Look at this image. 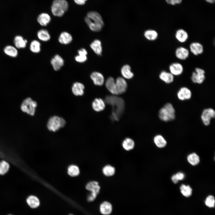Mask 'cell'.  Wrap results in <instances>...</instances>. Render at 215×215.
I'll return each instance as SVG.
<instances>
[{
  "label": "cell",
  "instance_id": "cell-7",
  "mask_svg": "<svg viewBox=\"0 0 215 215\" xmlns=\"http://www.w3.org/2000/svg\"><path fill=\"white\" fill-rule=\"evenodd\" d=\"M86 188L91 192L87 197V201L89 202L93 201L96 198L100 189L98 182L96 181L90 182L87 184Z\"/></svg>",
  "mask_w": 215,
  "mask_h": 215
},
{
  "label": "cell",
  "instance_id": "cell-42",
  "mask_svg": "<svg viewBox=\"0 0 215 215\" xmlns=\"http://www.w3.org/2000/svg\"><path fill=\"white\" fill-rule=\"evenodd\" d=\"M182 0H165L168 4L174 5L176 4H179L181 3Z\"/></svg>",
  "mask_w": 215,
  "mask_h": 215
},
{
  "label": "cell",
  "instance_id": "cell-10",
  "mask_svg": "<svg viewBox=\"0 0 215 215\" xmlns=\"http://www.w3.org/2000/svg\"><path fill=\"white\" fill-rule=\"evenodd\" d=\"M117 95L124 93L127 88V84L125 79L121 77H117L115 81Z\"/></svg>",
  "mask_w": 215,
  "mask_h": 215
},
{
  "label": "cell",
  "instance_id": "cell-3",
  "mask_svg": "<svg viewBox=\"0 0 215 215\" xmlns=\"http://www.w3.org/2000/svg\"><path fill=\"white\" fill-rule=\"evenodd\" d=\"M175 110L172 104L167 103L159 110L158 116L162 121L168 122L174 120L175 118Z\"/></svg>",
  "mask_w": 215,
  "mask_h": 215
},
{
  "label": "cell",
  "instance_id": "cell-13",
  "mask_svg": "<svg viewBox=\"0 0 215 215\" xmlns=\"http://www.w3.org/2000/svg\"><path fill=\"white\" fill-rule=\"evenodd\" d=\"M90 77L95 85L101 86L104 83V77L99 72L96 71L92 72L90 75Z\"/></svg>",
  "mask_w": 215,
  "mask_h": 215
},
{
  "label": "cell",
  "instance_id": "cell-48",
  "mask_svg": "<svg viewBox=\"0 0 215 215\" xmlns=\"http://www.w3.org/2000/svg\"><path fill=\"white\" fill-rule=\"evenodd\" d=\"M12 215L10 214V215Z\"/></svg>",
  "mask_w": 215,
  "mask_h": 215
},
{
  "label": "cell",
  "instance_id": "cell-37",
  "mask_svg": "<svg viewBox=\"0 0 215 215\" xmlns=\"http://www.w3.org/2000/svg\"><path fill=\"white\" fill-rule=\"evenodd\" d=\"M41 44L37 40H33L30 43L29 48L30 51L34 53H38L41 50Z\"/></svg>",
  "mask_w": 215,
  "mask_h": 215
},
{
  "label": "cell",
  "instance_id": "cell-34",
  "mask_svg": "<svg viewBox=\"0 0 215 215\" xmlns=\"http://www.w3.org/2000/svg\"><path fill=\"white\" fill-rule=\"evenodd\" d=\"M187 159L188 162L191 165L194 166L199 164L200 161L199 156L195 153L189 154L187 156Z\"/></svg>",
  "mask_w": 215,
  "mask_h": 215
},
{
  "label": "cell",
  "instance_id": "cell-39",
  "mask_svg": "<svg viewBox=\"0 0 215 215\" xmlns=\"http://www.w3.org/2000/svg\"><path fill=\"white\" fill-rule=\"evenodd\" d=\"M80 171L79 167L75 165L69 166L67 169V173L71 176H74L79 175Z\"/></svg>",
  "mask_w": 215,
  "mask_h": 215
},
{
  "label": "cell",
  "instance_id": "cell-32",
  "mask_svg": "<svg viewBox=\"0 0 215 215\" xmlns=\"http://www.w3.org/2000/svg\"><path fill=\"white\" fill-rule=\"evenodd\" d=\"M37 35L38 38L42 41L47 42L50 39V35L46 29L40 30L38 31Z\"/></svg>",
  "mask_w": 215,
  "mask_h": 215
},
{
  "label": "cell",
  "instance_id": "cell-40",
  "mask_svg": "<svg viewBox=\"0 0 215 215\" xmlns=\"http://www.w3.org/2000/svg\"><path fill=\"white\" fill-rule=\"evenodd\" d=\"M205 203L207 206L209 208H214L215 204L214 196L212 195L208 196L205 201Z\"/></svg>",
  "mask_w": 215,
  "mask_h": 215
},
{
  "label": "cell",
  "instance_id": "cell-41",
  "mask_svg": "<svg viewBox=\"0 0 215 215\" xmlns=\"http://www.w3.org/2000/svg\"><path fill=\"white\" fill-rule=\"evenodd\" d=\"M9 168V165L7 162L4 161L0 162V174L3 175L6 173Z\"/></svg>",
  "mask_w": 215,
  "mask_h": 215
},
{
  "label": "cell",
  "instance_id": "cell-5",
  "mask_svg": "<svg viewBox=\"0 0 215 215\" xmlns=\"http://www.w3.org/2000/svg\"><path fill=\"white\" fill-rule=\"evenodd\" d=\"M66 122L63 118L57 116L50 117L47 124L48 129L50 131L56 132L64 127Z\"/></svg>",
  "mask_w": 215,
  "mask_h": 215
},
{
  "label": "cell",
  "instance_id": "cell-47",
  "mask_svg": "<svg viewBox=\"0 0 215 215\" xmlns=\"http://www.w3.org/2000/svg\"><path fill=\"white\" fill-rule=\"evenodd\" d=\"M69 215H73L72 214H69Z\"/></svg>",
  "mask_w": 215,
  "mask_h": 215
},
{
  "label": "cell",
  "instance_id": "cell-27",
  "mask_svg": "<svg viewBox=\"0 0 215 215\" xmlns=\"http://www.w3.org/2000/svg\"><path fill=\"white\" fill-rule=\"evenodd\" d=\"M90 47L95 53L99 55H101L102 47L100 40L98 39L94 40L90 44Z\"/></svg>",
  "mask_w": 215,
  "mask_h": 215
},
{
  "label": "cell",
  "instance_id": "cell-6",
  "mask_svg": "<svg viewBox=\"0 0 215 215\" xmlns=\"http://www.w3.org/2000/svg\"><path fill=\"white\" fill-rule=\"evenodd\" d=\"M37 106L36 102L28 97L23 100L21 106V109L23 112L31 116H33Z\"/></svg>",
  "mask_w": 215,
  "mask_h": 215
},
{
  "label": "cell",
  "instance_id": "cell-14",
  "mask_svg": "<svg viewBox=\"0 0 215 215\" xmlns=\"http://www.w3.org/2000/svg\"><path fill=\"white\" fill-rule=\"evenodd\" d=\"M170 72L173 76H179L182 74L183 71L182 65L177 62L171 64L169 67Z\"/></svg>",
  "mask_w": 215,
  "mask_h": 215
},
{
  "label": "cell",
  "instance_id": "cell-46",
  "mask_svg": "<svg viewBox=\"0 0 215 215\" xmlns=\"http://www.w3.org/2000/svg\"><path fill=\"white\" fill-rule=\"evenodd\" d=\"M208 2L210 3H213L214 2L215 0H205Z\"/></svg>",
  "mask_w": 215,
  "mask_h": 215
},
{
  "label": "cell",
  "instance_id": "cell-28",
  "mask_svg": "<svg viewBox=\"0 0 215 215\" xmlns=\"http://www.w3.org/2000/svg\"><path fill=\"white\" fill-rule=\"evenodd\" d=\"M175 36L177 40L181 43L186 41L188 37L187 32L182 29H178L176 31Z\"/></svg>",
  "mask_w": 215,
  "mask_h": 215
},
{
  "label": "cell",
  "instance_id": "cell-33",
  "mask_svg": "<svg viewBox=\"0 0 215 215\" xmlns=\"http://www.w3.org/2000/svg\"><path fill=\"white\" fill-rule=\"evenodd\" d=\"M122 145V147L125 150L130 151L134 148L135 143L132 139L130 138H126L123 141Z\"/></svg>",
  "mask_w": 215,
  "mask_h": 215
},
{
  "label": "cell",
  "instance_id": "cell-17",
  "mask_svg": "<svg viewBox=\"0 0 215 215\" xmlns=\"http://www.w3.org/2000/svg\"><path fill=\"white\" fill-rule=\"evenodd\" d=\"M105 101L102 99L96 98L92 102V107L95 111L100 112L105 109Z\"/></svg>",
  "mask_w": 215,
  "mask_h": 215
},
{
  "label": "cell",
  "instance_id": "cell-36",
  "mask_svg": "<svg viewBox=\"0 0 215 215\" xmlns=\"http://www.w3.org/2000/svg\"><path fill=\"white\" fill-rule=\"evenodd\" d=\"M180 189L182 194L185 197H189L192 194V188L188 185L182 184L180 187Z\"/></svg>",
  "mask_w": 215,
  "mask_h": 215
},
{
  "label": "cell",
  "instance_id": "cell-8",
  "mask_svg": "<svg viewBox=\"0 0 215 215\" xmlns=\"http://www.w3.org/2000/svg\"><path fill=\"white\" fill-rule=\"evenodd\" d=\"M215 117V111L213 109L209 108L203 110L201 119L203 124L205 126H208L210 125L211 119L214 118Z\"/></svg>",
  "mask_w": 215,
  "mask_h": 215
},
{
  "label": "cell",
  "instance_id": "cell-18",
  "mask_svg": "<svg viewBox=\"0 0 215 215\" xmlns=\"http://www.w3.org/2000/svg\"><path fill=\"white\" fill-rule=\"evenodd\" d=\"M175 53L176 57L181 60H185L189 56L188 50L182 47H178L176 50Z\"/></svg>",
  "mask_w": 215,
  "mask_h": 215
},
{
  "label": "cell",
  "instance_id": "cell-1",
  "mask_svg": "<svg viewBox=\"0 0 215 215\" xmlns=\"http://www.w3.org/2000/svg\"><path fill=\"white\" fill-rule=\"evenodd\" d=\"M105 103L110 105L112 108L110 116L114 121L119 120L125 108V102L121 98L115 96H108L106 97L104 100Z\"/></svg>",
  "mask_w": 215,
  "mask_h": 215
},
{
  "label": "cell",
  "instance_id": "cell-26",
  "mask_svg": "<svg viewBox=\"0 0 215 215\" xmlns=\"http://www.w3.org/2000/svg\"><path fill=\"white\" fill-rule=\"evenodd\" d=\"M159 77L161 80L167 84L171 83L174 80V76L170 72L165 71H162L161 72Z\"/></svg>",
  "mask_w": 215,
  "mask_h": 215
},
{
  "label": "cell",
  "instance_id": "cell-22",
  "mask_svg": "<svg viewBox=\"0 0 215 215\" xmlns=\"http://www.w3.org/2000/svg\"><path fill=\"white\" fill-rule=\"evenodd\" d=\"M84 85L82 83L76 82L73 83L72 88L73 93L76 96H82L84 93Z\"/></svg>",
  "mask_w": 215,
  "mask_h": 215
},
{
  "label": "cell",
  "instance_id": "cell-43",
  "mask_svg": "<svg viewBox=\"0 0 215 215\" xmlns=\"http://www.w3.org/2000/svg\"><path fill=\"white\" fill-rule=\"evenodd\" d=\"M175 175L179 181L183 180L185 177L184 174L182 172H178Z\"/></svg>",
  "mask_w": 215,
  "mask_h": 215
},
{
  "label": "cell",
  "instance_id": "cell-12",
  "mask_svg": "<svg viewBox=\"0 0 215 215\" xmlns=\"http://www.w3.org/2000/svg\"><path fill=\"white\" fill-rule=\"evenodd\" d=\"M178 98L181 100H185L190 99L191 97V91L188 88L183 87L181 88L177 93Z\"/></svg>",
  "mask_w": 215,
  "mask_h": 215
},
{
  "label": "cell",
  "instance_id": "cell-2",
  "mask_svg": "<svg viewBox=\"0 0 215 215\" xmlns=\"http://www.w3.org/2000/svg\"><path fill=\"white\" fill-rule=\"evenodd\" d=\"M85 20L90 29L94 32L101 31L104 25V22L101 15L95 11L88 12Z\"/></svg>",
  "mask_w": 215,
  "mask_h": 215
},
{
  "label": "cell",
  "instance_id": "cell-23",
  "mask_svg": "<svg viewBox=\"0 0 215 215\" xmlns=\"http://www.w3.org/2000/svg\"><path fill=\"white\" fill-rule=\"evenodd\" d=\"M3 51L6 55L11 57L15 58L18 55L17 49L11 45L6 46L4 49Z\"/></svg>",
  "mask_w": 215,
  "mask_h": 215
},
{
  "label": "cell",
  "instance_id": "cell-44",
  "mask_svg": "<svg viewBox=\"0 0 215 215\" xmlns=\"http://www.w3.org/2000/svg\"><path fill=\"white\" fill-rule=\"evenodd\" d=\"M87 0H74L75 3L79 5L84 4Z\"/></svg>",
  "mask_w": 215,
  "mask_h": 215
},
{
  "label": "cell",
  "instance_id": "cell-15",
  "mask_svg": "<svg viewBox=\"0 0 215 215\" xmlns=\"http://www.w3.org/2000/svg\"><path fill=\"white\" fill-rule=\"evenodd\" d=\"M15 47L17 49H23L26 47L27 40L20 35L16 36L13 40Z\"/></svg>",
  "mask_w": 215,
  "mask_h": 215
},
{
  "label": "cell",
  "instance_id": "cell-35",
  "mask_svg": "<svg viewBox=\"0 0 215 215\" xmlns=\"http://www.w3.org/2000/svg\"><path fill=\"white\" fill-rule=\"evenodd\" d=\"M103 174L106 176L110 177L113 176L115 173V168L110 165H105L102 168Z\"/></svg>",
  "mask_w": 215,
  "mask_h": 215
},
{
  "label": "cell",
  "instance_id": "cell-19",
  "mask_svg": "<svg viewBox=\"0 0 215 215\" xmlns=\"http://www.w3.org/2000/svg\"><path fill=\"white\" fill-rule=\"evenodd\" d=\"M73 40L72 35L69 33L64 31L60 34L58 38L59 42L63 44H67L70 43Z\"/></svg>",
  "mask_w": 215,
  "mask_h": 215
},
{
  "label": "cell",
  "instance_id": "cell-20",
  "mask_svg": "<svg viewBox=\"0 0 215 215\" xmlns=\"http://www.w3.org/2000/svg\"><path fill=\"white\" fill-rule=\"evenodd\" d=\"M106 87L108 90L113 95H117L115 81L112 77H109L106 80Z\"/></svg>",
  "mask_w": 215,
  "mask_h": 215
},
{
  "label": "cell",
  "instance_id": "cell-29",
  "mask_svg": "<svg viewBox=\"0 0 215 215\" xmlns=\"http://www.w3.org/2000/svg\"><path fill=\"white\" fill-rule=\"evenodd\" d=\"M121 72L123 76L126 79H131L134 76L133 73L131 71L130 66L128 64L123 66L121 69Z\"/></svg>",
  "mask_w": 215,
  "mask_h": 215
},
{
  "label": "cell",
  "instance_id": "cell-24",
  "mask_svg": "<svg viewBox=\"0 0 215 215\" xmlns=\"http://www.w3.org/2000/svg\"><path fill=\"white\" fill-rule=\"evenodd\" d=\"M78 54L75 57V59L77 62L83 63L87 59V52L85 48H81L78 50Z\"/></svg>",
  "mask_w": 215,
  "mask_h": 215
},
{
  "label": "cell",
  "instance_id": "cell-30",
  "mask_svg": "<svg viewBox=\"0 0 215 215\" xmlns=\"http://www.w3.org/2000/svg\"><path fill=\"white\" fill-rule=\"evenodd\" d=\"M154 142L156 146L159 148L165 147L167 144V142L165 139L160 135H157L153 138Z\"/></svg>",
  "mask_w": 215,
  "mask_h": 215
},
{
  "label": "cell",
  "instance_id": "cell-11",
  "mask_svg": "<svg viewBox=\"0 0 215 215\" xmlns=\"http://www.w3.org/2000/svg\"><path fill=\"white\" fill-rule=\"evenodd\" d=\"M50 63L53 69L55 71L59 70L64 65V61L60 55L56 54L52 58Z\"/></svg>",
  "mask_w": 215,
  "mask_h": 215
},
{
  "label": "cell",
  "instance_id": "cell-21",
  "mask_svg": "<svg viewBox=\"0 0 215 215\" xmlns=\"http://www.w3.org/2000/svg\"><path fill=\"white\" fill-rule=\"evenodd\" d=\"M99 210L100 213L104 215H109L112 211L111 204L108 201H104L100 205Z\"/></svg>",
  "mask_w": 215,
  "mask_h": 215
},
{
  "label": "cell",
  "instance_id": "cell-16",
  "mask_svg": "<svg viewBox=\"0 0 215 215\" xmlns=\"http://www.w3.org/2000/svg\"><path fill=\"white\" fill-rule=\"evenodd\" d=\"M191 52L194 55L197 56L202 54L204 51L202 45L198 42H193L190 45Z\"/></svg>",
  "mask_w": 215,
  "mask_h": 215
},
{
  "label": "cell",
  "instance_id": "cell-4",
  "mask_svg": "<svg viewBox=\"0 0 215 215\" xmlns=\"http://www.w3.org/2000/svg\"><path fill=\"white\" fill-rule=\"evenodd\" d=\"M68 4L66 0H53L51 6V11L55 16H62L68 10Z\"/></svg>",
  "mask_w": 215,
  "mask_h": 215
},
{
  "label": "cell",
  "instance_id": "cell-45",
  "mask_svg": "<svg viewBox=\"0 0 215 215\" xmlns=\"http://www.w3.org/2000/svg\"><path fill=\"white\" fill-rule=\"evenodd\" d=\"M171 180L175 184L177 183L179 181L175 174L173 175L172 176Z\"/></svg>",
  "mask_w": 215,
  "mask_h": 215
},
{
  "label": "cell",
  "instance_id": "cell-9",
  "mask_svg": "<svg viewBox=\"0 0 215 215\" xmlns=\"http://www.w3.org/2000/svg\"><path fill=\"white\" fill-rule=\"evenodd\" d=\"M205 71L202 69L197 67L195 68V71L193 72L191 79L193 82L201 84L202 83L205 79Z\"/></svg>",
  "mask_w": 215,
  "mask_h": 215
},
{
  "label": "cell",
  "instance_id": "cell-38",
  "mask_svg": "<svg viewBox=\"0 0 215 215\" xmlns=\"http://www.w3.org/2000/svg\"><path fill=\"white\" fill-rule=\"evenodd\" d=\"M144 35L148 40L154 41L157 39L158 33L155 30L150 29L146 30L145 32Z\"/></svg>",
  "mask_w": 215,
  "mask_h": 215
},
{
  "label": "cell",
  "instance_id": "cell-25",
  "mask_svg": "<svg viewBox=\"0 0 215 215\" xmlns=\"http://www.w3.org/2000/svg\"><path fill=\"white\" fill-rule=\"evenodd\" d=\"M50 15L45 13H42L39 14L37 18L38 23L42 26H45L49 23L51 21Z\"/></svg>",
  "mask_w": 215,
  "mask_h": 215
},
{
  "label": "cell",
  "instance_id": "cell-31",
  "mask_svg": "<svg viewBox=\"0 0 215 215\" xmlns=\"http://www.w3.org/2000/svg\"><path fill=\"white\" fill-rule=\"evenodd\" d=\"M28 205L31 208H35L38 207L40 202L39 199L34 196H30L28 197L26 200Z\"/></svg>",
  "mask_w": 215,
  "mask_h": 215
}]
</instances>
